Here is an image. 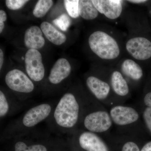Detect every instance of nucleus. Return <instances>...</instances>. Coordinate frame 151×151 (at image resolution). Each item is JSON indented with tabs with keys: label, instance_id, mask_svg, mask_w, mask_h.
I'll list each match as a JSON object with an SVG mask.
<instances>
[{
	"label": "nucleus",
	"instance_id": "f257e3e1",
	"mask_svg": "<svg viewBox=\"0 0 151 151\" xmlns=\"http://www.w3.org/2000/svg\"><path fill=\"white\" fill-rule=\"evenodd\" d=\"M79 111L80 106L75 96L71 93H65L55 109V122L62 129H71L78 122Z\"/></svg>",
	"mask_w": 151,
	"mask_h": 151
},
{
	"label": "nucleus",
	"instance_id": "f03ea898",
	"mask_svg": "<svg viewBox=\"0 0 151 151\" xmlns=\"http://www.w3.org/2000/svg\"><path fill=\"white\" fill-rule=\"evenodd\" d=\"M89 44L92 52L102 59H115L120 54L116 41L104 32L98 31L92 34L89 37Z\"/></svg>",
	"mask_w": 151,
	"mask_h": 151
},
{
	"label": "nucleus",
	"instance_id": "7ed1b4c3",
	"mask_svg": "<svg viewBox=\"0 0 151 151\" xmlns=\"http://www.w3.org/2000/svg\"><path fill=\"white\" fill-rule=\"evenodd\" d=\"M25 64L27 73L31 80L36 82L42 80L45 69L41 54L37 50H28L25 54Z\"/></svg>",
	"mask_w": 151,
	"mask_h": 151
},
{
	"label": "nucleus",
	"instance_id": "20e7f679",
	"mask_svg": "<svg viewBox=\"0 0 151 151\" xmlns=\"http://www.w3.org/2000/svg\"><path fill=\"white\" fill-rule=\"evenodd\" d=\"M5 81L9 88L15 92L29 93L34 89V84L31 79L19 69H13L8 72Z\"/></svg>",
	"mask_w": 151,
	"mask_h": 151
},
{
	"label": "nucleus",
	"instance_id": "39448f33",
	"mask_svg": "<svg viewBox=\"0 0 151 151\" xmlns=\"http://www.w3.org/2000/svg\"><path fill=\"white\" fill-rule=\"evenodd\" d=\"M112 120L106 111H99L89 113L85 117L84 124L86 129L92 133L108 131L112 125Z\"/></svg>",
	"mask_w": 151,
	"mask_h": 151
},
{
	"label": "nucleus",
	"instance_id": "423d86ee",
	"mask_svg": "<svg viewBox=\"0 0 151 151\" xmlns=\"http://www.w3.org/2000/svg\"><path fill=\"white\" fill-rule=\"evenodd\" d=\"M127 51L135 59L144 60L151 57V42L143 37L131 39L126 44Z\"/></svg>",
	"mask_w": 151,
	"mask_h": 151
},
{
	"label": "nucleus",
	"instance_id": "0eeeda50",
	"mask_svg": "<svg viewBox=\"0 0 151 151\" xmlns=\"http://www.w3.org/2000/svg\"><path fill=\"white\" fill-rule=\"evenodd\" d=\"M52 111L51 105L43 103L29 109L22 119V124L27 128L35 127L37 124L45 120Z\"/></svg>",
	"mask_w": 151,
	"mask_h": 151
},
{
	"label": "nucleus",
	"instance_id": "6e6552de",
	"mask_svg": "<svg viewBox=\"0 0 151 151\" xmlns=\"http://www.w3.org/2000/svg\"><path fill=\"white\" fill-rule=\"evenodd\" d=\"M110 116L114 123L119 126L134 123L139 118L138 112L134 108L121 105L111 108Z\"/></svg>",
	"mask_w": 151,
	"mask_h": 151
},
{
	"label": "nucleus",
	"instance_id": "1a4fd4ad",
	"mask_svg": "<svg viewBox=\"0 0 151 151\" xmlns=\"http://www.w3.org/2000/svg\"><path fill=\"white\" fill-rule=\"evenodd\" d=\"M122 1L119 0H93L98 12L111 19L118 18L122 12Z\"/></svg>",
	"mask_w": 151,
	"mask_h": 151
},
{
	"label": "nucleus",
	"instance_id": "9d476101",
	"mask_svg": "<svg viewBox=\"0 0 151 151\" xmlns=\"http://www.w3.org/2000/svg\"><path fill=\"white\" fill-rule=\"evenodd\" d=\"M78 142L81 148L87 151H108L106 144L95 133L85 132L81 133Z\"/></svg>",
	"mask_w": 151,
	"mask_h": 151
},
{
	"label": "nucleus",
	"instance_id": "9b49d317",
	"mask_svg": "<svg viewBox=\"0 0 151 151\" xmlns=\"http://www.w3.org/2000/svg\"><path fill=\"white\" fill-rule=\"evenodd\" d=\"M71 68L70 63L65 58L57 60L50 71L48 79L52 84H59L70 75Z\"/></svg>",
	"mask_w": 151,
	"mask_h": 151
},
{
	"label": "nucleus",
	"instance_id": "f8f14e48",
	"mask_svg": "<svg viewBox=\"0 0 151 151\" xmlns=\"http://www.w3.org/2000/svg\"><path fill=\"white\" fill-rule=\"evenodd\" d=\"M24 44L29 49H39L44 46L45 40L42 30L37 26L31 27L26 31Z\"/></svg>",
	"mask_w": 151,
	"mask_h": 151
},
{
	"label": "nucleus",
	"instance_id": "ddd939ff",
	"mask_svg": "<svg viewBox=\"0 0 151 151\" xmlns=\"http://www.w3.org/2000/svg\"><path fill=\"white\" fill-rule=\"evenodd\" d=\"M86 85L92 94L98 100L107 98L110 91L108 83L94 76H90L86 79Z\"/></svg>",
	"mask_w": 151,
	"mask_h": 151
},
{
	"label": "nucleus",
	"instance_id": "4468645a",
	"mask_svg": "<svg viewBox=\"0 0 151 151\" xmlns=\"http://www.w3.org/2000/svg\"><path fill=\"white\" fill-rule=\"evenodd\" d=\"M40 29L45 37L52 43L57 45H62L66 40V37L53 26L46 22L42 23Z\"/></svg>",
	"mask_w": 151,
	"mask_h": 151
},
{
	"label": "nucleus",
	"instance_id": "2eb2a0df",
	"mask_svg": "<svg viewBox=\"0 0 151 151\" xmlns=\"http://www.w3.org/2000/svg\"><path fill=\"white\" fill-rule=\"evenodd\" d=\"M122 70L125 75L136 81L139 80L143 75L142 68L131 59L124 60L122 64Z\"/></svg>",
	"mask_w": 151,
	"mask_h": 151
},
{
	"label": "nucleus",
	"instance_id": "dca6fc26",
	"mask_svg": "<svg viewBox=\"0 0 151 151\" xmlns=\"http://www.w3.org/2000/svg\"><path fill=\"white\" fill-rule=\"evenodd\" d=\"M112 88L116 94L121 96H125L129 92V87L122 73L118 71H115L111 77Z\"/></svg>",
	"mask_w": 151,
	"mask_h": 151
},
{
	"label": "nucleus",
	"instance_id": "f3484780",
	"mask_svg": "<svg viewBox=\"0 0 151 151\" xmlns=\"http://www.w3.org/2000/svg\"><path fill=\"white\" fill-rule=\"evenodd\" d=\"M79 16L85 20H92L96 18L98 15L97 10L92 1H79Z\"/></svg>",
	"mask_w": 151,
	"mask_h": 151
},
{
	"label": "nucleus",
	"instance_id": "a211bd4d",
	"mask_svg": "<svg viewBox=\"0 0 151 151\" xmlns=\"http://www.w3.org/2000/svg\"><path fill=\"white\" fill-rule=\"evenodd\" d=\"M52 0H40L35 6L33 14L37 18H41L45 15L47 13L53 5Z\"/></svg>",
	"mask_w": 151,
	"mask_h": 151
},
{
	"label": "nucleus",
	"instance_id": "6ab92c4d",
	"mask_svg": "<svg viewBox=\"0 0 151 151\" xmlns=\"http://www.w3.org/2000/svg\"><path fill=\"white\" fill-rule=\"evenodd\" d=\"M15 151H47L45 146L40 144L28 146L24 142L19 141L15 145Z\"/></svg>",
	"mask_w": 151,
	"mask_h": 151
},
{
	"label": "nucleus",
	"instance_id": "aec40b11",
	"mask_svg": "<svg viewBox=\"0 0 151 151\" xmlns=\"http://www.w3.org/2000/svg\"><path fill=\"white\" fill-rule=\"evenodd\" d=\"M65 8L68 15L73 18H76L79 16V1L65 0L64 1Z\"/></svg>",
	"mask_w": 151,
	"mask_h": 151
},
{
	"label": "nucleus",
	"instance_id": "412c9836",
	"mask_svg": "<svg viewBox=\"0 0 151 151\" xmlns=\"http://www.w3.org/2000/svg\"><path fill=\"white\" fill-rule=\"evenodd\" d=\"M52 22L61 30L66 31L70 26L71 20L66 14H63L53 20Z\"/></svg>",
	"mask_w": 151,
	"mask_h": 151
},
{
	"label": "nucleus",
	"instance_id": "4be33fe9",
	"mask_svg": "<svg viewBox=\"0 0 151 151\" xmlns=\"http://www.w3.org/2000/svg\"><path fill=\"white\" fill-rule=\"evenodd\" d=\"M9 105L5 95L2 91H0V117H5L8 113Z\"/></svg>",
	"mask_w": 151,
	"mask_h": 151
},
{
	"label": "nucleus",
	"instance_id": "5701e85b",
	"mask_svg": "<svg viewBox=\"0 0 151 151\" xmlns=\"http://www.w3.org/2000/svg\"><path fill=\"white\" fill-rule=\"evenodd\" d=\"M28 1L26 0H6L5 3L8 8L12 10H17L21 8Z\"/></svg>",
	"mask_w": 151,
	"mask_h": 151
},
{
	"label": "nucleus",
	"instance_id": "b1692460",
	"mask_svg": "<svg viewBox=\"0 0 151 151\" xmlns=\"http://www.w3.org/2000/svg\"><path fill=\"white\" fill-rule=\"evenodd\" d=\"M143 118L148 129L151 132V108L147 107L143 113Z\"/></svg>",
	"mask_w": 151,
	"mask_h": 151
},
{
	"label": "nucleus",
	"instance_id": "393cba45",
	"mask_svg": "<svg viewBox=\"0 0 151 151\" xmlns=\"http://www.w3.org/2000/svg\"><path fill=\"white\" fill-rule=\"evenodd\" d=\"M122 151H140L137 145L132 142L125 143L122 148Z\"/></svg>",
	"mask_w": 151,
	"mask_h": 151
},
{
	"label": "nucleus",
	"instance_id": "a878e982",
	"mask_svg": "<svg viewBox=\"0 0 151 151\" xmlns=\"http://www.w3.org/2000/svg\"><path fill=\"white\" fill-rule=\"evenodd\" d=\"M7 19V14L5 12L0 10V33H1L4 28V22Z\"/></svg>",
	"mask_w": 151,
	"mask_h": 151
},
{
	"label": "nucleus",
	"instance_id": "bb28decb",
	"mask_svg": "<svg viewBox=\"0 0 151 151\" xmlns=\"http://www.w3.org/2000/svg\"><path fill=\"white\" fill-rule=\"evenodd\" d=\"M144 101L146 106L151 108V92L146 94L144 97Z\"/></svg>",
	"mask_w": 151,
	"mask_h": 151
},
{
	"label": "nucleus",
	"instance_id": "cd10ccee",
	"mask_svg": "<svg viewBox=\"0 0 151 151\" xmlns=\"http://www.w3.org/2000/svg\"><path fill=\"white\" fill-rule=\"evenodd\" d=\"M141 151H151V142L147 143L143 147Z\"/></svg>",
	"mask_w": 151,
	"mask_h": 151
},
{
	"label": "nucleus",
	"instance_id": "c85d7f7f",
	"mask_svg": "<svg viewBox=\"0 0 151 151\" xmlns=\"http://www.w3.org/2000/svg\"><path fill=\"white\" fill-rule=\"evenodd\" d=\"M4 54L2 49H0V69H1L4 63Z\"/></svg>",
	"mask_w": 151,
	"mask_h": 151
},
{
	"label": "nucleus",
	"instance_id": "c756f323",
	"mask_svg": "<svg viewBox=\"0 0 151 151\" xmlns=\"http://www.w3.org/2000/svg\"><path fill=\"white\" fill-rule=\"evenodd\" d=\"M127 1L130 3H134V4H142L147 2L146 0H130Z\"/></svg>",
	"mask_w": 151,
	"mask_h": 151
}]
</instances>
